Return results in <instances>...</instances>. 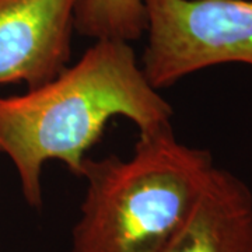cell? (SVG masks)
<instances>
[{
  "label": "cell",
  "mask_w": 252,
  "mask_h": 252,
  "mask_svg": "<svg viewBox=\"0 0 252 252\" xmlns=\"http://www.w3.org/2000/svg\"><path fill=\"white\" fill-rule=\"evenodd\" d=\"M172 115L130 44L98 39L52 80L0 97V153L14 164L26 202L39 209L46 161L59 160L80 177L87 152L112 118H127L139 133H150L172 127Z\"/></svg>",
  "instance_id": "cell-1"
},
{
  "label": "cell",
  "mask_w": 252,
  "mask_h": 252,
  "mask_svg": "<svg viewBox=\"0 0 252 252\" xmlns=\"http://www.w3.org/2000/svg\"><path fill=\"white\" fill-rule=\"evenodd\" d=\"M215 168L209 150L172 127L139 133L130 158H86L87 181L70 252H165Z\"/></svg>",
  "instance_id": "cell-2"
},
{
  "label": "cell",
  "mask_w": 252,
  "mask_h": 252,
  "mask_svg": "<svg viewBox=\"0 0 252 252\" xmlns=\"http://www.w3.org/2000/svg\"><path fill=\"white\" fill-rule=\"evenodd\" d=\"M142 70L156 90L223 63L252 66V0H142Z\"/></svg>",
  "instance_id": "cell-3"
},
{
  "label": "cell",
  "mask_w": 252,
  "mask_h": 252,
  "mask_svg": "<svg viewBox=\"0 0 252 252\" xmlns=\"http://www.w3.org/2000/svg\"><path fill=\"white\" fill-rule=\"evenodd\" d=\"M79 0H0V86L34 89L52 80L72 54Z\"/></svg>",
  "instance_id": "cell-4"
},
{
  "label": "cell",
  "mask_w": 252,
  "mask_h": 252,
  "mask_svg": "<svg viewBox=\"0 0 252 252\" xmlns=\"http://www.w3.org/2000/svg\"><path fill=\"white\" fill-rule=\"evenodd\" d=\"M165 252H252V192L233 172L213 168Z\"/></svg>",
  "instance_id": "cell-5"
},
{
  "label": "cell",
  "mask_w": 252,
  "mask_h": 252,
  "mask_svg": "<svg viewBox=\"0 0 252 252\" xmlns=\"http://www.w3.org/2000/svg\"><path fill=\"white\" fill-rule=\"evenodd\" d=\"M74 28L93 39L132 42L146 31L142 0H79Z\"/></svg>",
  "instance_id": "cell-6"
}]
</instances>
